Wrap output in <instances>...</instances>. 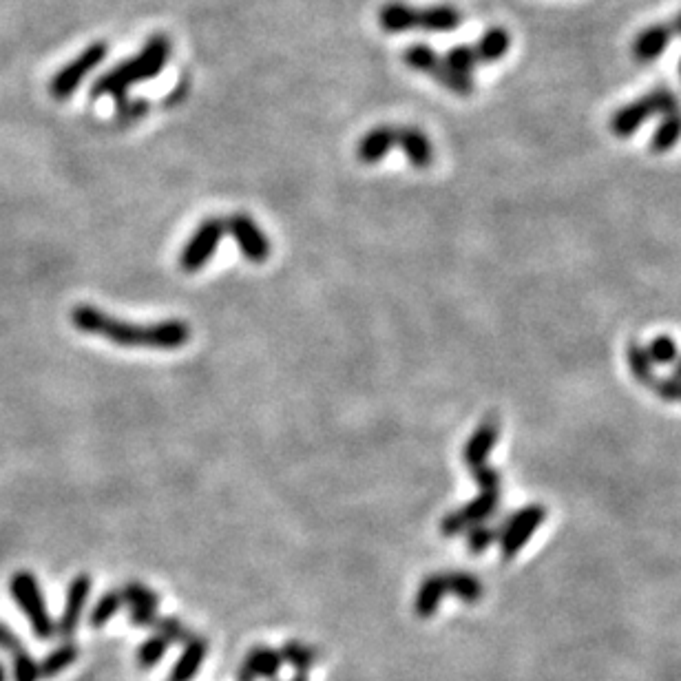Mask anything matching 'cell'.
Returning <instances> with one entry per match:
<instances>
[{
  "label": "cell",
  "instance_id": "cell-35",
  "mask_svg": "<svg viewBox=\"0 0 681 681\" xmlns=\"http://www.w3.org/2000/svg\"><path fill=\"white\" fill-rule=\"evenodd\" d=\"M648 96H651V100L655 104V113L657 115H670V113H679L681 111V102L675 96V91L670 89V87H666V85L655 87L651 93H648Z\"/></svg>",
  "mask_w": 681,
  "mask_h": 681
},
{
  "label": "cell",
  "instance_id": "cell-30",
  "mask_svg": "<svg viewBox=\"0 0 681 681\" xmlns=\"http://www.w3.org/2000/svg\"><path fill=\"white\" fill-rule=\"evenodd\" d=\"M169 642H166L164 637H160L157 633H153L151 637H146L144 642L138 646V668L142 670H151L157 664L162 662V657L169 651Z\"/></svg>",
  "mask_w": 681,
  "mask_h": 681
},
{
  "label": "cell",
  "instance_id": "cell-23",
  "mask_svg": "<svg viewBox=\"0 0 681 681\" xmlns=\"http://www.w3.org/2000/svg\"><path fill=\"white\" fill-rule=\"evenodd\" d=\"M80 655V648L73 642L60 644L54 651L47 653L45 659H40V679H54L62 670H67Z\"/></svg>",
  "mask_w": 681,
  "mask_h": 681
},
{
  "label": "cell",
  "instance_id": "cell-31",
  "mask_svg": "<svg viewBox=\"0 0 681 681\" xmlns=\"http://www.w3.org/2000/svg\"><path fill=\"white\" fill-rule=\"evenodd\" d=\"M500 540V527H489L485 522H480V525L471 527L467 531V547L471 553H485L491 544Z\"/></svg>",
  "mask_w": 681,
  "mask_h": 681
},
{
  "label": "cell",
  "instance_id": "cell-18",
  "mask_svg": "<svg viewBox=\"0 0 681 681\" xmlns=\"http://www.w3.org/2000/svg\"><path fill=\"white\" fill-rule=\"evenodd\" d=\"M250 675L255 679H266L272 681L279 677V670L284 666L281 662V655L277 648H270V646H253L244 657V664H242Z\"/></svg>",
  "mask_w": 681,
  "mask_h": 681
},
{
  "label": "cell",
  "instance_id": "cell-16",
  "mask_svg": "<svg viewBox=\"0 0 681 681\" xmlns=\"http://www.w3.org/2000/svg\"><path fill=\"white\" fill-rule=\"evenodd\" d=\"M396 129L398 127H390V124L370 129L356 144V157L363 164H379L387 153L396 149Z\"/></svg>",
  "mask_w": 681,
  "mask_h": 681
},
{
  "label": "cell",
  "instance_id": "cell-8",
  "mask_svg": "<svg viewBox=\"0 0 681 681\" xmlns=\"http://www.w3.org/2000/svg\"><path fill=\"white\" fill-rule=\"evenodd\" d=\"M544 518H547V511H544L542 505H529L525 509H520L518 513H511V516L500 525L498 542H500L502 558L505 560L516 558L533 533L538 531Z\"/></svg>",
  "mask_w": 681,
  "mask_h": 681
},
{
  "label": "cell",
  "instance_id": "cell-22",
  "mask_svg": "<svg viewBox=\"0 0 681 681\" xmlns=\"http://www.w3.org/2000/svg\"><path fill=\"white\" fill-rule=\"evenodd\" d=\"M281 662L288 664L290 668H295V673H308L310 668L319 664V651L308 642H301V639H286L279 648Z\"/></svg>",
  "mask_w": 681,
  "mask_h": 681
},
{
  "label": "cell",
  "instance_id": "cell-20",
  "mask_svg": "<svg viewBox=\"0 0 681 681\" xmlns=\"http://www.w3.org/2000/svg\"><path fill=\"white\" fill-rule=\"evenodd\" d=\"M476 56L480 65H491V62H498L509 54L511 49V36L507 29L502 27H491L487 29L483 36L478 38V43L474 45Z\"/></svg>",
  "mask_w": 681,
  "mask_h": 681
},
{
  "label": "cell",
  "instance_id": "cell-4",
  "mask_svg": "<svg viewBox=\"0 0 681 681\" xmlns=\"http://www.w3.org/2000/svg\"><path fill=\"white\" fill-rule=\"evenodd\" d=\"M9 593L14 602L31 624V631L40 639H51L56 635V622L49 615L43 589H40L38 578L31 571H16L9 580Z\"/></svg>",
  "mask_w": 681,
  "mask_h": 681
},
{
  "label": "cell",
  "instance_id": "cell-33",
  "mask_svg": "<svg viewBox=\"0 0 681 681\" xmlns=\"http://www.w3.org/2000/svg\"><path fill=\"white\" fill-rule=\"evenodd\" d=\"M149 107L151 104L142 100V98H122L118 100V107H115V120H118L120 124H133V122H138L142 120L146 113H149Z\"/></svg>",
  "mask_w": 681,
  "mask_h": 681
},
{
  "label": "cell",
  "instance_id": "cell-24",
  "mask_svg": "<svg viewBox=\"0 0 681 681\" xmlns=\"http://www.w3.org/2000/svg\"><path fill=\"white\" fill-rule=\"evenodd\" d=\"M122 606H124V600H122L120 589H111L107 593H102L98 597V602L93 604L91 613H89V626L91 628H104L113 620L115 615L120 613Z\"/></svg>",
  "mask_w": 681,
  "mask_h": 681
},
{
  "label": "cell",
  "instance_id": "cell-41",
  "mask_svg": "<svg viewBox=\"0 0 681 681\" xmlns=\"http://www.w3.org/2000/svg\"><path fill=\"white\" fill-rule=\"evenodd\" d=\"M237 681H257V679H255L253 675H250L244 666H239V670H237Z\"/></svg>",
  "mask_w": 681,
  "mask_h": 681
},
{
  "label": "cell",
  "instance_id": "cell-3",
  "mask_svg": "<svg viewBox=\"0 0 681 681\" xmlns=\"http://www.w3.org/2000/svg\"><path fill=\"white\" fill-rule=\"evenodd\" d=\"M463 23V14L454 5H432L418 9L403 0H390L379 9V25L385 34H405V31H432L447 34Z\"/></svg>",
  "mask_w": 681,
  "mask_h": 681
},
{
  "label": "cell",
  "instance_id": "cell-13",
  "mask_svg": "<svg viewBox=\"0 0 681 681\" xmlns=\"http://www.w3.org/2000/svg\"><path fill=\"white\" fill-rule=\"evenodd\" d=\"M396 149L405 153L414 169H427L434 162V144L427 135L416 127H398L396 129Z\"/></svg>",
  "mask_w": 681,
  "mask_h": 681
},
{
  "label": "cell",
  "instance_id": "cell-29",
  "mask_svg": "<svg viewBox=\"0 0 681 681\" xmlns=\"http://www.w3.org/2000/svg\"><path fill=\"white\" fill-rule=\"evenodd\" d=\"M443 60L449 69L460 73V76H469V78H471V73H474V69L480 65L474 45H458L454 49H449L443 56Z\"/></svg>",
  "mask_w": 681,
  "mask_h": 681
},
{
  "label": "cell",
  "instance_id": "cell-12",
  "mask_svg": "<svg viewBox=\"0 0 681 681\" xmlns=\"http://www.w3.org/2000/svg\"><path fill=\"white\" fill-rule=\"evenodd\" d=\"M673 36L675 34L670 25L659 23V25L646 27L644 31H639V34L635 36L631 54L637 62H642V65H651V62H655L668 49Z\"/></svg>",
  "mask_w": 681,
  "mask_h": 681
},
{
  "label": "cell",
  "instance_id": "cell-43",
  "mask_svg": "<svg viewBox=\"0 0 681 681\" xmlns=\"http://www.w3.org/2000/svg\"><path fill=\"white\" fill-rule=\"evenodd\" d=\"M272 681H279V679H272ZM290 681H310V679H308V673H295V677H292Z\"/></svg>",
  "mask_w": 681,
  "mask_h": 681
},
{
  "label": "cell",
  "instance_id": "cell-40",
  "mask_svg": "<svg viewBox=\"0 0 681 681\" xmlns=\"http://www.w3.org/2000/svg\"><path fill=\"white\" fill-rule=\"evenodd\" d=\"M186 96V82H182V85H177L173 91H171V96L166 98V107H175L177 102H182Z\"/></svg>",
  "mask_w": 681,
  "mask_h": 681
},
{
  "label": "cell",
  "instance_id": "cell-34",
  "mask_svg": "<svg viewBox=\"0 0 681 681\" xmlns=\"http://www.w3.org/2000/svg\"><path fill=\"white\" fill-rule=\"evenodd\" d=\"M12 677L14 681H38L40 679V662H36L25 648L23 651L14 653L12 662Z\"/></svg>",
  "mask_w": 681,
  "mask_h": 681
},
{
  "label": "cell",
  "instance_id": "cell-27",
  "mask_svg": "<svg viewBox=\"0 0 681 681\" xmlns=\"http://www.w3.org/2000/svg\"><path fill=\"white\" fill-rule=\"evenodd\" d=\"M149 631L164 637L169 644H180V646L191 642L195 635L182 620H177V617H166V615H157Z\"/></svg>",
  "mask_w": 681,
  "mask_h": 681
},
{
  "label": "cell",
  "instance_id": "cell-38",
  "mask_svg": "<svg viewBox=\"0 0 681 681\" xmlns=\"http://www.w3.org/2000/svg\"><path fill=\"white\" fill-rule=\"evenodd\" d=\"M23 642H20L18 635L9 628L5 622H0V651H5V653H18V651H23Z\"/></svg>",
  "mask_w": 681,
  "mask_h": 681
},
{
  "label": "cell",
  "instance_id": "cell-19",
  "mask_svg": "<svg viewBox=\"0 0 681 681\" xmlns=\"http://www.w3.org/2000/svg\"><path fill=\"white\" fill-rule=\"evenodd\" d=\"M447 593H445V582H443V573H432L427 575V578L421 582L416 591V600H414V613L421 617V620H427V617H432L438 606L440 600H443Z\"/></svg>",
  "mask_w": 681,
  "mask_h": 681
},
{
  "label": "cell",
  "instance_id": "cell-10",
  "mask_svg": "<svg viewBox=\"0 0 681 681\" xmlns=\"http://www.w3.org/2000/svg\"><path fill=\"white\" fill-rule=\"evenodd\" d=\"M226 233H230V237L235 239V244L250 264H264V261H268L272 244L253 217L246 213L230 215L226 219Z\"/></svg>",
  "mask_w": 681,
  "mask_h": 681
},
{
  "label": "cell",
  "instance_id": "cell-37",
  "mask_svg": "<svg viewBox=\"0 0 681 681\" xmlns=\"http://www.w3.org/2000/svg\"><path fill=\"white\" fill-rule=\"evenodd\" d=\"M471 471V476H474L476 480V485L480 489H500V471L494 469V467H489L487 463L485 465H476V467H469Z\"/></svg>",
  "mask_w": 681,
  "mask_h": 681
},
{
  "label": "cell",
  "instance_id": "cell-45",
  "mask_svg": "<svg viewBox=\"0 0 681 681\" xmlns=\"http://www.w3.org/2000/svg\"><path fill=\"white\" fill-rule=\"evenodd\" d=\"M673 376H677V379H681V359H677V365H675V374Z\"/></svg>",
  "mask_w": 681,
  "mask_h": 681
},
{
  "label": "cell",
  "instance_id": "cell-28",
  "mask_svg": "<svg viewBox=\"0 0 681 681\" xmlns=\"http://www.w3.org/2000/svg\"><path fill=\"white\" fill-rule=\"evenodd\" d=\"M120 593L129 609H157V604H160V595L142 582H127L120 586Z\"/></svg>",
  "mask_w": 681,
  "mask_h": 681
},
{
  "label": "cell",
  "instance_id": "cell-36",
  "mask_svg": "<svg viewBox=\"0 0 681 681\" xmlns=\"http://www.w3.org/2000/svg\"><path fill=\"white\" fill-rule=\"evenodd\" d=\"M651 390L655 392V396L662 398V401L681 403V379H677V376H668V379H655V383L651 385Z\"/></svg>",
  "mask_w": 681,
  "mask_h": 681
},
{
  "label": "cell",
  "instance_id": "cell-44",
  "mask_svg": "<svg viewBox=\"0 0 681 681\" xmlns=\"http://www.w3.org/2000/svg\"><path fill=\"white\" fill-rule=\"evenodd\" d=\"M0 681H7V668H5V664H0Z\"/></svg>",
  "mask_w": 681,
  "mask_h": 681
},
{
  "label": "cell",
  "instance_id": "cell-21",
  "mask_svg": "<svg viewBox=\"0 0 681 681\" xmlns=\"http://www.w3.org/2000/svg\"><path fill=\"white\" fill-rule=\"evenodd\" d=\"M443 582H445L447 595H456L458 600H463L467 604L483 600V595H485L483 582L467 571H445Z\"/></svg>",
  "mask_w": 681,
  "mask_h": 681
},
{
  "label": "cell",
  "instance_id": "cell-1",
  "mask_svg": "<svg viewBox=\"0 0 681 681\" xmlns=\"http://www.w3.org/2000/svg\"><path fill=\"white\" fill-rule=\"evenodd\" d=\"M71 326L78 332L102 337L122 348H146V350H180L191 341V326L180 319L146 323H138L115 319L111 314L102 312L89 303H80L71 310Z\"/></svg>",
  "mask_w": 681,
  "mask_h": 681
},
{
  "label": "cell",
  "instance_id": "cell-7",
  "mask_svg": "<svg viewBox=\"0 0 681 681\" xmlns=\"http://www.w3.org/2000/svg\"><path fill=\"white\" fill-rule=\"evenodd\" d=\"M224 235H226V219L222 217H208L206 222L199 224L180 255L182 270L184 272L202 270L208 261L213 259L215 250L219 244H222Z\"/></svg>",
  "mask_w": 681,
  "mask_h": 681
},
{
  "label": "cell",
  "instance_id": "cell-2",
  "mask_svg": "<svg viewBox=\"0 0 681 681\" xmlns=\"http://www.w3.org/2000/svg\"><path fill=\"white\" fill-rule=\"evenodd\" d=\"M173 54V45L169 36L155 34L146 45L135 54L133 58L120 62L113 69H109L104 76H100L91 87V98H115L122 100L127 98V93L131 87L140 85V82L153 80L157 73H160L166 65H169V58Z\"/></svg>",
  "mask_w": 681,
  "mask_h": 681
},
{
  "label": "cell",
  "instance_id": "cell-14",
  "mask_svg": "<svg viewBox=\"0 0 681 681\" xmlns=\"http://www.w3.org/2000/svg\"><path fill=\"white\" fill-rule=\"evenodd\" d=\"M498 438H500V423L496 421L494 416L485 418V421L478 425V429L474 434H471V438L467 440V445H465L463 458H465L467 467L485 465L489 454L494 452Z\"/></svg>",
  "mask_w": 681,
  "mask_h": 681
},
{
  "label": "cell",
  "instance_id": "cell-26",
  "mask_svg": "<svg viewBox=\"0 0 681 681\" xmlns=\"http://www.w3.org/2000/svg\"><path fill=\"white\" fill-rule=\"evenodd\" d=\"M626 359H628V368H631L633 376H635V381H639L642 385L646 387H651L655 383V372H653V361L648 359V352L646 348H642L639 343H628V348H626Z\"/></svg>",
  "mask_w": 681,
  "mask_h": 681
},
{
  "label": "cell",
  "instance_id": "cell-6",
  "mask_svg": "<svg viewBox=\"0 0 681 681\" xmlns=\"http://www.w3.org/2000/svg\"><path fill=\"white\" fill-rule=\"evenodd\" d=\"M403 62L410 69L425 73L432 80H436L438 85L447 87L452 93L460 98H469L474 93V80L469 76H460V73L452 71L447 65L443 56H438L432 47L427 45H412L403 51Z\"/></svg>",
  "mask_w": 681,
  "mask_h": 681
},
{
  "label": "cell",
  "instance_id": "cell-17",
  "mask_svg": "<svg viewBox=\"0 0 681 681\" xmlns=\"http://www.w3.org/2000/svg\"><path fill=\"white\" fill-rule=\"evenodd\" d=\"M206 655L208 639L202 635H193L191 642H186L182 646V653L177 657V662L173 664L166 681H193L195 675L199 673V668H202Z\"/></svg>",
  "mask_w": 681,
  "mask_h": 681
},
{
  "label": "cell",
  "instance_id": "cell-42",
  "mask_svg": "<svg viewBox=\"0 0 681 681\" xmlns=\"http://www.w3.org/2000/svg\"><path fill=\"white\" fill-rule=\"evenodd\" d=\"M670 27H673V34L681 36V12L677 14V18L673 20V23H670Z\"/></svg>",
  "mask_w": 681,
  "mask_h": 681
},
{
  "label": "cell",
  "instance_id": "cell-9",
  "mask_svg": "<svg viewBox=\"0 0 681 681\" xmlns=\"http://www.w3.org/2000/svg\"><path fill=\"white\" fill-rule=\"evenodd\" d=\"M500 505V489H480V494L440 520V533L445 538H456L460 533H467L471 527L480 525L487 518H491Z\"/></svg>",
  "mask_w": 681,
  "mask_h": 681
},
{
  "label": "cell",
  "instance_id": "cell-11",
  "mask_svg": "<svg viewBox=\"0 0 681 681\" xmlns=\"http://www.w3.org/2000/svg\"><path fill=\"white\" fill-rule=\"evenodd\" d=\"M91 589H93V580L89 573H78L76 578L69 582L65 609H62L60 620L56 622V635L62 639V642H71V639L76 637Z\"/></svg>",
  "mask_w": 681,
  "mask_h": 681
},
{
  "label": "cell",
  "instance_id": "cell-5",
  "mask_svg": "<svg viewBox=\"0 0 681 681\" xmlns=\"http://www.w3.org/2000/svg\"><path fill=\"white\" fill-rule=\"evenodd\" d=\"M107 56H109V45L104 43V40H98V43H91L87 49H82L76 58L69 60L67 65L62 67L54 78H51L49 96L56 102L69 100L73 93L80 89L82 82L87 80L89 73L96 71Z\"/></svg>",
  "mask_w": 681,
  "mask_h": 681
},
{
  "label": "cell",
  "instance_id": "cell-32",
  "mask_svg": "<svg viewBox=\"0 0 681 681\" xmlns=\"http://www.w3.org/2000/svg\"><path fill=\"white\" fill-rule=\"evenodd\" d=\"M646 352H648V359H651L657 365L675 363L677 356H679L677 343L670 337H666V334H662V337H655L651 343H648Z\"/></svg>",
  "mask_w": 681,
  "mask_h": 681
},
{
  "label": "cell",
  "instance_id": "cell-39",
  "mask_svg": "<svg viewBox=\"0 0 681 681\" xmlns=\"http://www.w3.org/2000/svg\"><path fill=\"white\" fill-rule=\"evenodd\" d=\"M155 617L157 609H129V620L135 628H151Z\"/></svg>",
  "mask_w": 681,
  "mask_h": 681
},
{
  "label": "cell",
  "instance_id": "cell-15",
  "mask_svg": "<svg viewBox=\"0 0 681 681\" xmlns=\"http://www.w3.org/2000/svg\"><path fill=\"white\" fill-rule=\"evenodd\" d=\"M653 115H657L655 104L651 96L646 93L644 98H639L631 104H626V107H622L620 111H615V115L611 118V131L613 135H617V138H631V135L642 127L648 118H653Z\"/></svg>",
  "mask_w": 681,
  "mask_h": 681
},
{
  "label": "cell",
  "instance_id": "cell-46",
  "mask_svg": "<svg viewBox=\"0 0 681 681\" xmlns=\"http://www.w3.org/2000/svg\"><path fill=\"white\" fill-rule=\"evenodd\" d=\"M679 76H681V62H679Z\"/></svg>",
  "mask_w": 681,
  "mask_h": 681
},
{
  "label": "cell",
  "instance_id": "cell-25",
  "mask_svg": "<svg viewBox=\"0 0 681 681\" xmlns=\"http://www.w3.org/2000/svg\"><path fill=\"white\" fill-rule=\"evenodd\" d=\"M681 140V111L664 115V120L659 122L651 138V151L653 153H668L673 146Z\"/></svg>",
  "mask_w": 681,
  "mask_h": 681
}]
</instances>
